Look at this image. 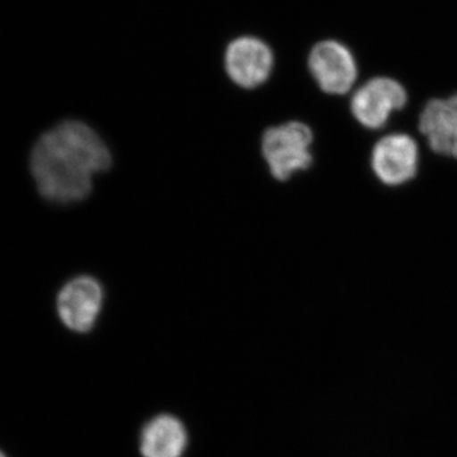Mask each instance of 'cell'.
<instances>
[{
	"instance_id": "6da1fadb",
	"label": "cell",
	"mask_w": 457,
	"mask_h": 457,
	"mask_svg": "<svg viewBox=\"0 0 457 457\" xmlns=\"http://www.w3.org/2000/svg\"><path fill=\"white\" fill-rule=\"evenodd\" d=\"M112 164L104 141L86 123L65 121L45 132L33 146L31 171L51 203L74 204L92 191L93 177Z\"/></svg>"
},
{
	"instance_id": "3957f363",
	"label": "cell",
	"mask_w": 457,
	"mask_h": 457,
	"mask_svg": "<svg viewBox=\"0 0 457 457\" xmlns=\"http://www.w3.org/2000/svg\"><path fill=\"white\" fill-rule=\"evenodd\" d=\"M308 69L321 92L345 96L360 77L359 59L350 45L337 38L317 42L308 55Z\"/></svg>"
},
{
	"instance_id": "9c48e42d",
	"label": "cell",
	"mask_w": 457,
	"mask_h": 457,
	"mask_svg": "<svg viewBox=\"0 0 457 457\" xmlns=\"http://www.w3.org/2000/svg\"><path fill=\"white\" fill-rule=\"evenodd\" d=\"M187 442V431L179 418L161 414L144 426L140 453L143 457H182Z\"/></svg>"
},
{
	"instance_id": "7a4b0ae2",
	"label": "cell",
	"mask_w": 457,
	"mask_h": 457,
	"mask_svg": "<svg viewBox=\"0 0 457 457\" xmlns=\"http://www.w3.org/2000/svg\"><path fill=\"white\" fill-rule=\"evenodd\" d=\"M312 129L300 121L273 126L264 131L262 153L272 176L287 180L297 171L309 170L312 164Z\"/></svg>"
},
{
	"instance_id": "30bf717a",
	"label": "cell",
	"mask_w": 457,
	"mask_h": 457,
	"mask_svg": "<svg viewBox=\"0 0 457 457\" xmlns=\"http://www.w3.org/2000/svg\"><path fill=\"white\" fill-rule=\"evenodd\" d=\"M0 457H8L7 455H5L4 453H3L2 450H0Z\"/></svg>"
},
{
	"instance_id": "ba28073f",
	"label": "cell",
	"mask_w": 457,
	"mask_h": 457,
	"mask_svg": "<svg viewBox=\"0 0 457 457\" xmlns=\"http://www.w3.org/2000/svg\"><path fill=\"white\" fill-rule=\"evenodd\" d=\"M418 128L432 152L457 159V93L429 99L420 111Z\"/></svg>"
},
{
	"instance_id": "8992f818",
	"label": "cell",
	"mask_w": 457,
	"mask_h": 457,
	"mask_svg": "<svg viewBox=\"0 0 457 457\" xmlns=\"http://www.w3.org/2000/svg\"><path fill=\"white\" fill-rule=\"evenodd\" d=\"M104 303V290L97 279L80 276L71 279L57 296V314L62 324L75 333H87L95 327Z\"/></svg>"
},
{
	"instance_id": "5b68a950",
	"label": "cell",
	"mask_w": 457,
	"mask_h": 457,
	"mask_svg": "<svg viewBox=\"0 0 457 457\" xmlns=\"http://www.w3.org/2000/svg\"><path fill=\"white\" fill-rule=\"evenodd\" d=\"M420 149L408 134L385 135L372 147L371 168L376 179L389 187L411 182L418 173Z\"/></svg>"
},
{
	"instance_id": "277c9868",
	"label": "cell",
	"mask_w": 457,
	"mask_h": 457,
	"mask_svg": "<svg viewBox=\"0 0 457 457\" xmlns=\"http://www.w3.org/2000/svg\"><path fill=\"white\" fill-rule=\"evenodd\" d=\"M408 99V90L398 79L376 75L354 90L350 111L362 128L380 130L389 122L393 113L404 110Z\"/></svg>"
},
{
	"instance_id": "52a82bcc",
	"label": "cell",
	"mask_w": 457,
	"mask_h": 457,
	"mask_svg": "<svg viewBox=\"0 0 457 457\" xmlns=\"http://www.w3.org/2000/svg\"><path fill=\"white\" fill-rule=\"evenodd\" d=\"M275 57L266 42L245 36L228 45L225 69L230 79L242 88L253 89L267 82Z\"/></svg>"
}]
</instances>
